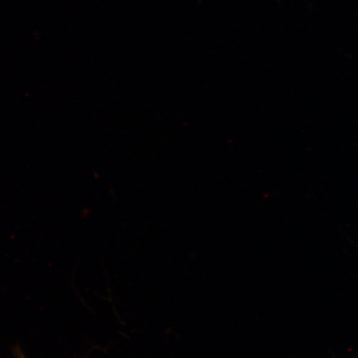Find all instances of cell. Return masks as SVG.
I'll list each match as a JSON object with an SVG mask.
<instances>
[{"instance_id":"obj_1","label":"cell","mask_w":358,"mask_h":358,"mask_svg":"<svg viewBox=\"0 0 358 358\" xmlns=\"http://www.w3.org/2000/svg\"><path fill=\"white\" fill-rule=\"evenodd\" d=\"M20 358H24V357H22V356H20Z\"/></svg>"}]
</instances>
